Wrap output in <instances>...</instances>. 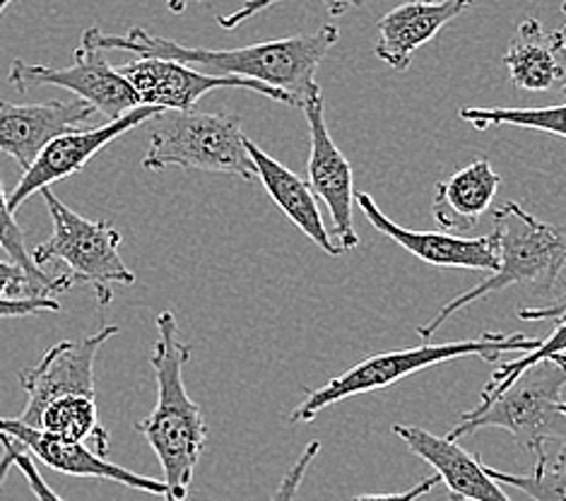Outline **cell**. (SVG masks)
I'll list each match as a JSON object with an SVG mask.
<instances>
[{
    "instance_id": "obj_31",
    "label": "cell",
    "mask_w": 566,
    "mask_h": 501,
    "mask_svg": "<svg viewBox=\"0 0 566 501\" xmlns=\"http://www.w3.org/2000/svg\"><path fill=\"white\" fill-rule=\"evenodd\" d=\"M439 480V476H431L422 482H417L415 487L406 492H394V494H359L353 501H420L422 497H427L431 490H434Z\"/></svg>"
},
{
    "instance_id": "obj_27",
    "label": "cell",
    "mask_w": 566,
    "mask_h": 501,
    "mask_svg": "<svg viewBox=\"0 0 566 501\" xmlns=\"http://www.w3.org/2000/svg\"><path fill=\"white\" fill-rule=\"evenodd\" d=\"M275 3H282V0H247V3L241 6L239 10L229 12V15H220L218 24L222 27V30H237V27H241L247 20L255 18V15H259V12L268 10V8L275 6ZM321 3L326 6L331 18H343L347 10L359 8L364 0H321Z\"/></svg>"
},
{
    "instance_id": "obj_19",
    "label": "cell",
    "mask_w": 566,
    "mask_h": 501,
    "mask_svg": "<svg viewBox=\"0 0 566 501\" xmlns=\"http://www.w3.org/2000/svg\"><path fill=\"white\" fill-rule=\"evenodd\" d=\"M247 153L255 167V179H261L265 194L287 215L290 222L300 227V232H304L314 243H318L328 255H343L340 247L333 241V234L328 232L326 222L321 218L316 196L312 194L308 184L282 165V161L261 150V147L249 138Z\"/></svg>"
},
{
    "instance_id": "obj_32",
    "label": "cell",
    "mask_w": 566,
    "mask_h": 501,
    "mask_svg": "<svg viewBox=\"0 0 566 501\" xmlns=\"http://www.w3.org/2000/svg\"><path fill=\"white\" fill-rule=\"evenodd\" d=\"M518 316L523 321H545V319H557L562 321L566 316V296L555 304H549L545 309H523L518 311Z\"/></svg>"
},
{
    "instance_id": "obj_3",
    "label": "cell",
    "mask_w": 566,
    "mask_h": 501,
    "mask_svg": "<svg viewBox=\"0 0 566 501\" xmlns=\"http://www.w3.org/2000/svg\"><path fill=\"white\" fill-rule=\"evenodd\" d=\"M492 237L496 243V270L478 282L473 290L458 294L441 306L429 323L417 326V335L434 337L437 331L458 311L468 309L484 296L506 290L511 284H525L537 292H552L566 270V225H552L525 212L518 202H502L494 208Z\"/></svg>"
},
{
    "instance_id": "obj_37",
    "label": "cell",
    "mask_w": 566,
    "mask_h": 501,
    "mask_svg": "<svg viewBox=\"0 0 566 501\" xmlns=\"http://www.w3.org/2000/svg\"><path fill=\"white\" fill-rule=\"evenodd\" d=\"M564 12H566V6H564ZM562 32H564V34H566V27H564V30H562Z\"/></svg>"
},
{
    "instance_id": "obj_10",
    "label": "cell",
    "mask_w": 566,
    "mask_h": 501,
    "mask_svg": "<svg viewBox=\"0 0 566 501\" xmlns=\"http://www.w3.org/2000/svg\"><path fill=\"white\" fill-rule=\"evenodd\" d=\"M116 71L128 80L133 92L138 94L143 106H157V109L169 112H193V106L206 97L212 90L222 87H239L263 94L268 100L290 104L292 100L273 87L255 83V80L244 77H214L200 73L196 67H188L179 61L169 59H153V56H136L124 63Z\"/></svg>"
},
{
    "instance_id": "obj_33",
    "label": "cell",
    "mask_w": 566,
    "mask_h": 501,
    "mask_svg": "<svg viewBox=\"0 0 566 501\" xmlns=\"http://www.w3.org/2000/svg\"><path fill=\"white\" fill-rule=\"evenodd\" d=\"M188 3H198V0H167V6L171 12H184Z\"/></svg>"
},
{
    "instance_id": "obj_24",
    "label": "cell",
    "mask_w": 566,
    "mask_h": 501,
    "mask_svg": "<svg viewBox=\"0 0 566 501\" xmlns=\"http://www.w3.org/2000/svg\"><path fill=\"white\" fill-rule=\"evenodd\" d=\"M465 124L478 131H488L494 126H516L543 131L566 140V104L541 106V109H484V106H470L458 112Z\"/></svg>"
},
{
    "instance_id": "obj_35",
    "label": "cell",
    "mask_w": 566,
    "mask_h": 501,
    "mask_svg": "<svg viewBox=\"0 0 566 501\" xmlns=\"http://www.w3.org/2000/svg\"><path fill=\"white\" fill-rule=\"evenodd\" d=\"M559 413L566 417V398H564V400H562V405H559Z\"/></svg>"
},
{
    "instance_id": "obj_2",
    "label": "cell",
    "mask_w": 566,
    "mask_h": 501,
    "mask_svg": "<svg viewBox=\"0 0 566 501\" xmlns=\"http://www.w3.org/2000/svg\"><path fill=\"white\" fill-rule=\"evenodd\" d=\"M191 359L179 335V323L171 311L157 316V343L150 364L157 382V405L150 417L140 419L136 429L153 446L165 472V501H186L191 492L193 472L208 441V425L200 405L188 396L184 384V367Z\"/></svg>"
},
{
    "instance_id": "obj_12",
    "label": "cell",
    "mask_w": 566,
    "mask_h": 501,
    "mask_svg": "<svg viewBox=\"0 0 566 501\" xmlns=\"http://www.w3.org/2000/svg\"><path fill=\"white\" fill-rule=\"evenodd\" d=\"M304 116L312 135V150H308V188L316 198L326 202L333 218V232L338 237L340 251H353L359 247V237L353 222V202H355V176L343 150L335 145L323 112V94L316 92L304 104Z\"/></svg>"
},
{
    "instance_id": "obj_36",
    "label": "cell",
    "mask_w": 566,
    "mask_h": 501,
    "mask_svg": "<svg viewBox=\"0 0 566 501\" xmlns=\"http://www.w3.org/2000/svg\"><path fill=\"white\" fill-rule=\"evenodd\" d=\"M427 3H437V0H427ZM465 3H468V6H473L475 0H465Z\"/></svg>"
},
{
    "instance_id": "obj_34",
    "label": "cell",
    "mask_w": 566,
    "mask_h": 501,
    "mask_svg": "<svg viewBox=\"0 0 566 501\" xmlns=\"http://www.w3.org/2000/svg\"><path fill=\"white\" fill-rule=\"evenodd\" d=\"M10 3H12V0H0V15H3Z\"/></svg>"
},
{
    "instance_id": "obj_1",
    "label": "cell",
    "mask_w": 566,
    "mask_h": 501,
    "mask_svg": "<svg viewBox=\"0 0 566 501\" xmlns=\"http://www.w3.org/2000/svg\"><path fill=\"white\" fill-rule=\"evenodd\" d=\"M85 34L99 51L114 49L136 53V56L179 61L214 77L255 80V83L287 94L292 106H300V109H304V104L321 92L316 73L323 59L340 39V30L335 24H323L312 34H296L239 49L184 46L171 42V39L155 36L143 27H130L124 36L104 34L99 27H90Z\"/></svg>"
},
{
    "instance_id": "obj_23",
    "label": "cell",
    "mask_w": 566,
    "mask_h": 501,
    "mask_svg": "<svg viewBox=\"0 0 566 501\" xmlns=\"http://www.w3.org/2000/svg\"><path fill=\"white\" fill-rule=\"evenodd\" d=\"M488 476L496 484L514 487V490L531 497L533 501H566V441L562 443L557 456H537L535 468L528 476L496 468H488Z\"/></svg>"
},
{
    "instance_id": "obj_4",
    "label": "cell",
    "mask_w": 566,
    "mask_h": 501,
    "mask_svg": "<svg viewBox=\"0 0 566 501\" xmlns=\"http://www.w3.org/2000/svg\"><path fill=\"white\" fill-rule=\"evenodd\" d=\"M543 341L528 337L523 333H484L473 341H458V343H443V345H420L396 352H384V355H374L355 364L353 369L331 378L326 386L308 388L306 398L296 405L290 419L294 425H308L331 408V405L340 403L345 398L361 396V393H374L396 386L402 378L412 374H420L424 369L439 367L443 362L463 359V357H480L482 362H496L506 352H533L541 347Z\"/></svg>"
},
{
    "instance_id": "obj_25",
    "label": "cell",
    "mask_w": 566,
    "mask_h": 501,
    "mask_svg": "<svg viewBox=\"0 0 566 501\" xmlns=\"http://www.w3.org/2000/svg\"><path fill=\"white\" fill-rule=\"evenodd\" d=\"M555 355H566V316L557 323L555 331H552V335L547 337V341L541 343V347H535L533 352H528V355H523L521 359L506 362L499 369H494L488 386L482 388L480 403H488V400L496 398L499 393H504L525 369H531V367H535L537 362H545V359L555 357Z\"/></svg>"
},
{
    "instance_id": "obj_22",
    "label": "cell",
    "mask_w": 566,
    "mask_h": 501,
    "mask_svg": "<svg viewBox=\"0 0 566 501\" xmlns=\"http://www.w3.org/2000/svg\"><path fill=\"white\" fill-rule=\"evenodd\" d=\"M0 251L8 253L10 263H15L18 268L24 270L27 278H30L34 284L36 296H42V300H53V294L56 292L73 290L75 282L71 275L51 278L32 261V251H27L24 234H22L20 225L15 222V212H12L8 206L3 181H0Z\"/></svg>"
},
{
    "instance_id": "obj_20",
    "label": "cell",
    "mask_w": 566,
    "mask_h": 501,
    "mask_svg": "<svg viewBox=\"0 0 566 501\" xmlns=\"http://www.w3.org/2000/svg\"><path fill=\"white\" fill-rule=\"evenodd\" d=\"M502 186L499 176L488 159H478L473 165L455 171L451 179L437 184L431 212L439 227L447 232H470L480 218L492 208V200Z\"/></svg>"
},
{
    "instance_id": "obj_8",
    "label": "cell",
    "mask_w": 566,
    "mask_h": 501,
    "mask_svg": "<svg viewBox=\"0 0 566 501\" xmlns=\"http://www.w3.org/2000/svg\"><path fill=\"white\" fill-rule=\"evenodd\" d=\"M8 83L20 94H27L32 87H63L109 121L143 106L128 80L109 65L87 34H83V44L73 51V63L69 67L32 65L18 59L10 65Z\"/></svg>"
},
{
    "instance_id": "obj_6",
    "label": "cell",
    "mask_w": 566,
    "mask_h": 501,
    "mask_svg": "<svg viewBox=\"0 0 566 501\" xmlns=\"http://www.w3.org/2000/svg\"><path fill=\"white\" fill-rule=\"evenodd\" d=\"M147 171L169 167L186 171L232 174L253 181L255 167L247 153V135L237 114H200L161 109L150 118Z\"/></svg>"
},
{
    "instance_id": "obj_28",
    "label": "cell",
    "mask_w": 566,
    "mask_h": 501,
    "mask_svg": "<svg viewBox=\"0 0 566 501\" xmlns=\"http://www.w3.org/2000/svg\"><path fill=\"white\" fill-rule=\"evenodd\" d=\"M318 453H321V441H316V439L308 441L306 449L302 451V456L296 458L294 466L287 470V476L282 478V482H280V487L275 490L271 501H294L296 492H300V487H302V482L306 478L308 468L314 466V460H316Z\"/></svg>"
},
{
    "instance_id": "obj_17",
    "label": "cell",
    "mask_w": 566,
    "mask_h": 501,
    "mask_svg": "<svg viewBox=\"0 0 566 501\" xmlns=\"http://www.w3.org/2000/svg\"><path fill=\"white\" fill-rule=\"evenodd\" d=\"M468 8L465 0H408L376 24L379 42L374 46L376 59L388 63L394 71H408L412 63V53L429 44L443 27L455 20Z\"/></svg>"
},
{
    "instance_id": "obj_26",
    "label": "cell",
    "mask_w": 566,
    "mask_h": 501,
    "mask_svg": "<svg viewBox=\"0 0 566 501\" xmlns=\"http://www.w3.org/2000/svg\"><path fill=\"white\" fill-rule=\"evenodd\" d=\"M0 446H3V458H0V482L6 480L10 468H18L24 476L27 484H30V490L36 501H65L63 497H59L51 490L42 476H39L34 458L27 451H22L15 439H10L3 435V431H0Z\"/></svg>"
},
{
    "instance_id": "obj_16",
    "label": "cell",
    "mask_w": 566,
    "mask_h": 501,
    "mask_svg": "<svg viewBox=\"0 0 566 501\" xmlns=\"http://www.w3.org/2000/svg\"><path fill=\"white\" fill-rule=\"evenodd\" d=\"M394 435L408 443V449L437 470L451 501H511L502 484L488 476L480 456L468 453L449 437H437L412 425H394Z\"/></svg>"
},
{
    "instance_id": "obj_11",
    "label": "cell",
    "mask_w": 566,
    "mask_h": 501,
    "mask_svg": "<svg viewBox=\"0 0 566 501\" xmlns=\"http://www.w3.org/2000/svg\"><path fill=\"white\" fill-rule=\"evenodd\" d=\"M161 109L157 106H138L124 116H118L109 124L90 128V131H65L56 135L39 157L34 159V165L22 174V179L18 181L15 191L8 196V206L12 212H18L24 200H30L32 196L46 191L56 181L69 179V176L83 171L87 167V161L104 150L112 140L120 138V135L128 133L130 128H136L145 121H150L157 116Z\"/></svg>"
},
{
    "instance_id": "obj_5",
    "label": "cell",
    "mask_w": 566,
    "mask_h": 501,
    "mask_svg": "<svg viewBox=\"0 0 566 501\" xmlns=\"http://www.w3.org/2000/svg\"><path fill=\"white\" fill-rule=\"evenodd\" d=\"M566 388V355H555L525 369L496 398L475 405L458 419L449 439L473 435L480 429H506L523 451L545 453L547 441H566V417L559 413Z\"/></svg>"
},
{
    "instance_id": "obj_9",
    "label": "cell",
    "mask_w": 566,
    "mask_h": 501,
    "mask_svg": "<svg viewBox=\"0 0 566 501\" xmlns=\"http://www.w3.org/2000/svg\"><path fill=\"white\" fill-rule=\"evenodd\" d=\"M118 335L116 326H104L102 331L83 337L80 343L63 341L53 345L44 359L32 369L20 372V386L27 393V405L15 417L18 422L36 429L39 415L46 405L65 396H87L97 398V384H94V362L106 341Z\"/></svg>"
},
{
    "instance_id": "obj_29",
    "label": "cell",
    "mask_w": 566,
    "mask_h": 501,
    "mask_svg": "<svg viewBox=\"0 0 566 501\" xmlns=\"http://www.w3.org/2000/svg\"><path fill=\"white\" fill-rule=\"evenodd\" d=\"M0 300H42L22 268L0 261Z\"/></svg>"
},
{
    "instance_id": "obj_14",
    "label": "cell",
    "mask_w": 566,
    "mask_h": 501,
    "mask_svg": "<svg viewBox=\"0 0 566 501\" xmlns=\"http://www.w3.org/2000/svg\"><path fill=\"white\" fill-rule=\"evenodd\" d=\"M355 202L364 212L367 222H371L381 234L394 239L398 247L410 251L415 259L437 268H461V270H488L492 275L496 261V243L492 232L488 237H458V234H434V232H415V229L400 227L381 212L371 194H355Z\"/></svg>"
},
{
    "instance_id": "obj_30",
    "label": "cell",
    "mask_w": 566,
    "mask_h": 501,
    "mask_svg": "<svg viewBox=\"0 0 566 501\" xmlns=\"http://www.w3.org/2000/svg\"><path fill=\"white\" fill-rule=\"evenodd\" d=\"M61 311L56 300H0V319H27Z\"/></svg>"
},
{
    "instance_id": "obj_18",
    "label": "cell",
    "mask_w": 566,
    "mask_h": 501,
    "mask_svg": "<svg viewBox=\"0 0 566 501\" xmlns=\"http://www.w3.org/2000/svg\"><path fill=\"white\" fill-rule=\"evenodd\" d=\"M511 83L518 90L566 94V34L545 32L535 18L523 20L504 53Z\"/></svg>"
},
{
    "instance_id": "obj_15",
    "label": "cell",
    "mask_w": 566,
    "mask_h": 501,
    "mask_svg": "<svg viewBox=\"0 0 566 501\" xmlns=\"http://www.w3.org/2000/svg\"><path fill=\"white\" fill-rule=\"evenodd\" d=\"M94 114L97 112L80 100L42 104L0 102V153L10 155L27 171L56 135L87 124Z\"/></svg>"
},
{
    "instance_id": "obj_7",
    "label": "cell",
    "mask_w": 566,
    "mask_h": 501,
    "mask_svg": "<svg viewBox=\"0 0 566 501\" xmlns=\"http://www.w3.org/2000/svg\"><path fill=\"white\" fill-rule=\"evenodd\" d=\"M42 198L51 215L53 232L32 251V261L42 268L61 261L69 265L73 282L90 284L99 304L106 306L114 296V284H136L133 270L120 259V232L104 220H87L65 206L46 188Z\"/></svg>"
},
{
    "instance_id": "obj_21",
    "label": "cell",
    "mask_w": 566,
    "mask_h": 501,
    "mask_svg": "<svg viewBox=\"0 0 566 501\" xmlns=\"http://www.w3.org/2000/svg\"><path fill=\"white\" fill-rule=\"evenodd\" d=\"M36 429L69 441H94L102 458L109 453V435H106L99 422L97 398L65 396L53 400L51 405H46L44 413L39 415Z\"/></svg>"
},
{
    "instance_id": "obj_13",
    "label": "cell",
    "mask_w": 566,
    "mask_h": 501,
    "mask_svg": "<svg viewBox=\"0 0 566 501\" xmlns=\"http://www.w3.org/2000/svg\"><path fill=\"white\" fill-rule=\"evenodd\" d=\"M0 431H3L6 437L15 439L22 451H27L36 460H42L46 468L63 472V476L109 480V482L128 487V490L157 494V497L167 494V487L161 480L145 478L128 468L109 463V460L90 451L87 446L80 441H69V439L46 435V431L27 427L18 422V419H0Z\"/></svg>"
}]
</instances>
